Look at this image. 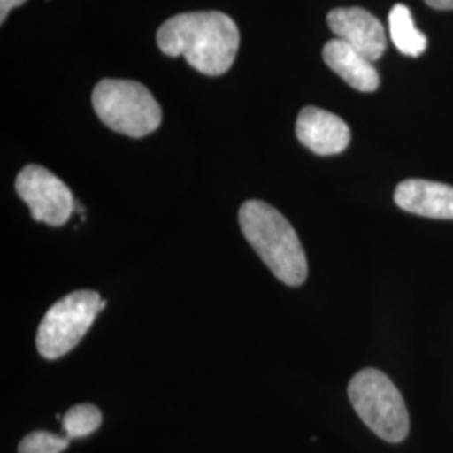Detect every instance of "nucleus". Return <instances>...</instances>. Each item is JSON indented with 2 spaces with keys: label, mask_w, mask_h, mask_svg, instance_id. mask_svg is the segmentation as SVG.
<instances>
[{
  "label": "nucleus",
  "mask_w": 453,
  "mask_h": 453,
  "mask_svg": "<svg viewBox=\"0 0 453 453\" xmlns=\"http://www.w3.org/2000/svg\"><path fill=\"white\" fill-rule=\"evenodd\" d=\"M157 42L163 54L183 56L198 73L220 76L235 61L241 34L224 12H185L163 22Z\"/></svg>",
  "instance_id": "nucleus-1"
},
{
  "label": "nucleus",
  "mask_w": 453,
  "mask_h": 453,
  "mask_svg": "<svg viewBox=\"0 0 453 453\" xmlns=\"http://www.w3.org/2000/svg\"><path fill=\"white\" fill-rule=\"evenodd\" d=\"M243 237L271 273L288 286L308 279V259L289 220L262 200H249L239 211Z\"/></svg>",
  "instance_id": "nucleus-2"
},
{
  "label": "nucleus",
  "mask_w": 453,
  "mask_h": 453,
  "mask_svg": "<svg viewBox=\"0 0 453 453\" xmlns=\"http://www.w3.org/2000/svg\"><path fill=\"white\" fill-rule=\"evenodd\" d=\"M348 395L357 417L378 437L389 443L405 440L410 432L405 400L385 372L361 370L351 378Z\"/></svg>",
  "instance_id": "nucleus-3"
},
{
  "label": "nucleus",
  "mask_w": 453,
  "mask_h": 453,
  "mask_svg": "<svg viewBox=\"0 0 453 453\" xmlns=\"http://www.w3.org/2000/svg\"><path fill=\"white\" fill-rule=\"evenodd\" d=\"M91 99L97 118L108 128L131 138H143L162 123L160 104L140 82L103 80Z\"/></svg>",
  "instance_id": "nucleus-4"
},
{
  "label": "nucleus",
  "mask_w": 453,
  "mask_h": 453,
  "mask_svg": "<svg viewBox=\"0 0 453 453\" xmlns=\"http://www.w3.org/2000/svg\"><path fill=\"white\" fill-rule=\"evenodd\" d=\"M106 301L95 291H74L58 301L39 324L35 346L46 359L67 355L95 323Z\"/></svg>",
  "instance_id": "nucleus-5"
},
{
  "label": "nucleus",
  "mask_w": 453,
  "mask_h": 453,
  "mask_svg": "<svg viewBox=\"0 0 453 453\" xmlns=\"http://www.w3.org/2000/svg\"><path fill=\"white\" fill-rule=\"evenodd\" d=\"M16 190L31 209L34 220L50 226H65L76 207L65 181L39 165H27L20 170Z\"/></svg>",
  "instance_id": "nucleus-6"
},
{
  "label": "nucleus",
  "mask_w": 453,
  "mask_h": 453,
  "mask_svg": "<svg viewBox=\"0 0 453 453\" xmlns=\"http://www.w3.org/2000/svg\"><path fill=\"white\" fill-rule=\"evenodd\" d=\"M327 24L338 39L357 49L372 63L378 61L387 50L383 24L361 7L333 9L327 14Z\"/></svg>",
  "instance_id": "nucleus-7"
},
{
  "label": "nucleus",
  "mask_w": 453,
  "mask_h": 453,
  "mask_svg": "<svg viewBox=\"0 0 453 453\" xmlns=\"http://www.w3.org/2000/svg\"><path fill=\"white\" fill-rule=\"evenodd\" d=\"M296 134L303 145L321 157L338 155L351 142L349 127L340 116L316 106H308L299 113Z\"/></svg>",
  "instance_id": "nucleus-8"
},
{
  "label": "nucleus",
  "mask_w": 453,
  "mask_h": 453,
  "mask_svg": "<svg viewBox=\"0 0 453 453\" xmlns=\"http://www.w3.org/2000/svg\"><path fill=\"white\" fill-rule=\"evenodd\" d=\"M395 203L408 213L453 220L452 185L430 180H405L395 190Z\"/></svg>",
  "instance_id": "nucleus-9"
},
{
  "label": "nucleus",
  "mask_w": 453,
  "mask_h": 453,
  "mask_svg": "<svg viewBox=\"0 0 453 453\" xmlns=\"http://www.w3.org/2000/svg\"><path fill=\"white\" fill-rule=\"evenodd\" d=\"M324 63L361 93H372L380 86V74L370 59L341 39L329 41L323 49Z\"/></svg>",
  "instance_id": "nucleus-10"
},
{
  "label": "nucleus",
  "mask_w": 453,
  "mask_h": 453,
  "mask_svg": "<svg viewBox=\"0 0 453 453\" xmlns=\"http://www.w3.org/2000/svg\"><path fill=\"white\" fill-rule=\"evenodd\" d=\"M388 22L391 41L402 54L417 58L426 50V35L417 29L413 16L406 5L396 4L389 12Z\"/></svg>",
  "instance_id": "nucleus-11"
},
{
  "label": "nucleus",
  "mask_w": 453,
  "mask_h": 453,
  "mask_svg": "<svg viewBox=\"0 0 453 453\" xmlns=\"http://www.w3.org/2000/svg\"><path fill=\"white\" fill-rule=\"evenodd\" d=\"M103 423V415L97 406L82 403L73 406L63 417L65 437L82 438L95 434Z\"/></svg>",
  "instance_id": "nucleus-12"
},
{
  "label": "nucleus",
  "mask_w": 453,
  "mask_h": 453,
  "mask_svg": "<svg viewBox=\"0 0 453 453\" xmlns=\"http://www.w3.org/2000/svg\"><path fill=\"white\" fill-rule=\"evenodd\" d=\"M69 440L71 438L37 430L20 440L19 453H63L69 445Z\"/></svg>",
  "instance_id": "nucleus-13"
},
{
  "label": "nucleus",
  "mask_w": 453,
  "mask_h": 453,
  "mask_svg": "<svg viewBox=\"0 0 453 453\" xmlns=\"http://www.w3.org/2000/svg\"><path fill=\"white\" fill-rule=\"evenodd\" d=\"M24 2H27V0H0V20L5 22L9 12H11L14 7L22 5Z\"/></svg>",
  "instance_id": "nucleus-14"
},
{
  "label": "nucleus",
  "mask_w": 453,
  "mask_h": 453,
  "mask_svg": "<svg viewBox=\"0 0 453 453\" xmlns=\"http://www.w3.org/2000/svg\"><path fill=\"white\" fill-rule=\"evenodd\" d=\"M432 9L438 11H452L453 0H425Z\"/></svg>",
  "instance_id": "nucleus-15"
}]
</instances>
